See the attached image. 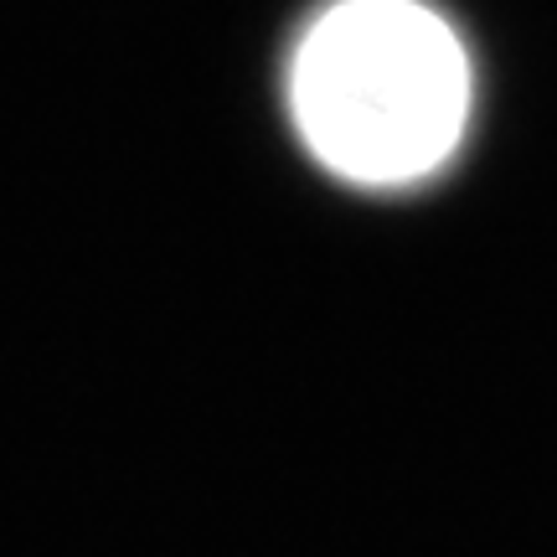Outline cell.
Returning a JSON list of instances; mask_svg holds the SVG:
<instances>
[{
    "instance_id": "cell-1",
    "label": "cell",
    "mask_w": 557,
    "mask_h": 557,
    "mask_svg": "<svg viewBox=\"0 0 557 557\" xmlns=\"http://www.w3.org/2000/svg\"><path fill=\"white\" fill-rule=\"evenodd\" d=\"M284 99L320 171L361 191H408L459 156L475 67L429 0H325L295 37Z\"/></svg>"
}]
</instances>
